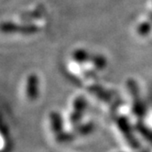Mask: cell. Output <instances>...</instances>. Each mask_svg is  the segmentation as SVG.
Instances as JSON below:
<instances>
[]
</instances>
